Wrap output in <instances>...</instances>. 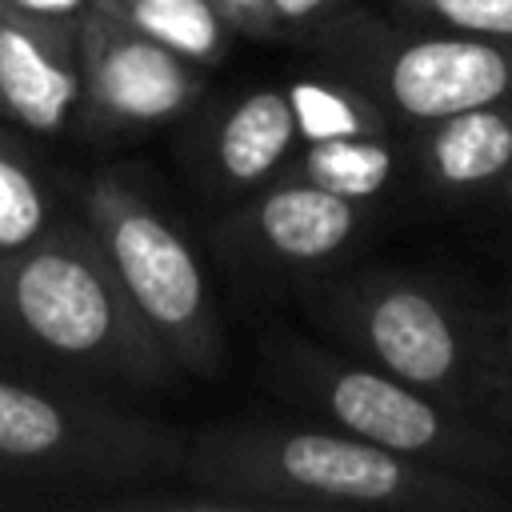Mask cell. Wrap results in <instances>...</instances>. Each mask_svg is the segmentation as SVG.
I'll return each instance as SVG.
<instances>
[{"label":"cell","mask_w":512,"mask_h":512,"mask_svg":"<svg viewBox=\"0 0 512 512\" xmlns=\"http://www.w3.org/2000/svg\"><path fill=\"white\" fill-rule=\"evenodd\" d=\"M180 480L232 504L364 512H512V484L396 456L332 424L220 420L188 436Z\"/></svg>","instance_id":"1"},{"label":"cell","mask_w":512,"mask_h":512,"mask_svg":"<svg viewBox=\"0 0 512 512\" xmlns=\"http://www.w3.org/2000/svg\"><path fill=\"white\" fill-rule=\"evenodd\" d=\"M0 344L24 364L100 388L156 392L180 376L84 216H60L36 244L0 260Z\"/></svg>","instance_id":"2"},{"label":"cell","mask_w":512,"mask_h":512,"mask_svg":"<svg viewBox=\"0 0 512 512\" xmlns=\"http://www.w3.org/2000/svg\"><path fill=\"white\" fill-rule=\"evenodd\" d=\"M308 312L344 352L492 420L504 372L500 316L456 284L396 264L320 272Z\"/></svg>","instance_id":"3"},{"label":"cell","mask_w":512,"mask_h":512,"mask_svg":"<svg viewBox=\"0 0 512 512\" xmlns=\"http://www.w3.org/2000/svg\"><path fill=\"white\" fill-rule=\"evenodd\" d=\"M264 372L276 396L320 424L420 464L512 484V428L460 412L352 352L272 332L264 340Z\"/></svg>","instance_id":"4"},{"label":"cell","mask_w":512,"mask_h":512,"mask_svg":"<svg viewBox=\"0 0 512 512\" xmlns=\"http://www.w3.org/2000/svg\"><path fill=\"white\" fill-rule=\"evenodd\" d=\"M188 432L104 396L0 376V488H52L92 508L164 476H180Z\"/></svg>","instance_id":"5"},{"label":"cell","mask_w":512,"mask_h":512,"mask_svg":"<svg viewBox=\"0 0 512 512\" xmlns=\"http://www.w3.org/2000/svg\"><path fill=\"white\" fill-rule=\"evenodd\" d=\"M304 40L328 76L344 80L396 128L512 100V40L384 20L360 4Z\"/></svg>","instance_id":"6"},{"label":"cell","mask_w":512,"mask_h":512,"mask_svg":"<svg viewBox=\"0 0 512 512\" xmlns=\"http://www.w3.org/2000/svg\"><path fill=\"white\" fill-rule=\"evenodd\" d=\"M80 216L156 344L180 372L212 376L224 360L220 312L176 220L124 172L92 176L80 192Z\"/></svg>","instance_id":"7"},{"label":"cell","mask_w":512,"mask_h":512,"mask_svg":"<svg viewBox=\"0 0 512 512\" xmlns=\"http://www.w3.org/2000/svg\"><path fill=\"white\" fill-rule=\"evenodd\" d=\"M80 36V112L92 132H148L204 96V68L136 32L108 8H88Z\"/></svg>","instance_id":"8"},{"label":"cell","mask_w":512,"mask_h":512,"mask_svg":"<svg viewBox=\"0 0 512 512\" xmlns=\"http://www.w3.org/2000/svg\"><path fill=\"white\" fill-rule=\"evenodd\" d=\"M376 224V204L324 188L300 172H280L236 200L220 224L228 252L260 272L320 276L332 272Z\"/></svg>","instance_id":"9"},{"label":"cell","mask_w":512,"mask_h":512,"mask_svg":"<svg viewBox=\"0 0 512 512\" xmlns=\"http://www.w3.org/2000/svg\"><path fill=\"white\" fill-rule=\"evenodd\" d=\"M76 24L32 16L0 0V120L40 136H56L76 124L80 112Z\"/></svg>","instance_id":"10"},{"label":"cell","mask_w":512,"mask_h":512,"mask_svg":"<svg viewBox=\"0 0 512 512\" xmlns=\"http://www.w3.org/2000/svg\"><path fill=\"white\" fill-rule=\"evenodd\" d=\"M304 144L296 88L256 84L224 100L200 132V180L212 196L244 200L292 168Z\"/></svg>","instance_id":"11"},{"label":"cell","mask_w":512,"mask_h":512,"mask_svg":"<svg viewBox=\"0 0 512 512\" xmlns=\"http://www.w3.org/2000/svg\"><path fill=\"white\" fill-rule=\"evenodd\" d=\"M512 164V100L476 104L404 128V168L448 208L496 204Z\"/></svg>","instance_id":"12"},{"label":"cell","mask_w":512,"mask_h":512,"mask_svg":"<svg viewBox=\"0 0 512 512\" xmlns=\"http://www.w3.org/2000/svg\"><path fill=\"white\" fill-rule=\"evenodd\" d=\"M400 168H404V140H396L392 124H380L356 132H328L300 144L288 172H300L324 188L376 204V196L392 188Z\"/></svg>","instance_id":"13"},{"label":"cell","mask_w":512,"mask_h":512,"mask_svg":"<svg viewBox=\"0 0 512 512\" xmlns=\"http://www.w3.org/2000/svg\"><path fill=\"white\" fill-rule=\"evenodd\" d=\"M96 4L200 68L220 64L236 36L212 0H96Z\"/></svg>","instance_id":"14"},{"label":"cell","mask_w":512,"mask_h":512,"mask_svg":"<svg viewBox=\"0 0 512 512\" xmlns=\"http://www.w3.org/2000/svg\"><path fill=\"white\" fill-rule=\"evenodd\" d=\"M52 188L24 148V140L0 124V260L36 244L56 224Z\"/></svg>","instance_id":"15"},{"label":"cell","mask_w":512,"mask_h":512,"mask_svg":"<svg viewBox=\"0 0 512 512\" xmlns=\"http://www.w3.org/2000/svg\"><path fill=\"white\" fill-rule=\"evenodd\" d=\"M392 12L412 24L512 40V0H392Z\"/></svg>","instance_id":"16"},{"label":"cell","mask_w":512,"mask_h":512,"mask_svg":"<svg viewBox=\"0 0 512 512\" xmlns=\"http://www.w3.org/2000/svg\"><path fill=\"white\" fill-rule=\"evenodd\" d=\"M360 0H268V36H312Z\"/></svg>","instance_id":"17"},{"label":"cell","mask_w":512,"mask_h":512,"mask_svg":"<svg viewBox=\"0 0 512 512\" xmlns=\"http://www.w3.org/2000/svg\"><path fill=\"white\" fill-rule=\"evenodd\" d=\"M236 36H268V0H212Z\"/></svg>","instance_id":"18"},{"label":"cell","mask_w":512,"mask_h":512,"mask_svg":"<svg viewBox=\"0 0 512 512\" xmlns=\"http://www.w3.org/2000/svg\"><path fill=\"white\" fill-rule=\"evenodd\" d=\"M12 8H24L32 16H48V20H80L88 8H96V0H4Z\"/></svg>","instance_id":"19"},{"label":"cell","mask_w":512,"mask_h":512,"mask_svg":"<svg viewBox=\"0 0 512 512\" xmlns=\"http://www.w3.org/2000/svg\"><path fill=\"white\" fill-rule=\"evenodd\" d=\"M492 420L512 428V356H504V372L496 384V400H492Z\"/></svg>","instance_id":"20"},{"label":"cell","mask_w":512,"mask_h":512,"mask_svg":"<svg viewBox=\"0 0 512 512\" xmlns=\"http://www.w3.org/2000/svg\"><path fill=\"white\" fill-rule=\"evenodd\" d=\"M496 316H500V344H504V356H512V300H504V304L496 308Z\"/></svg>","instance_id":"21"},{"label":"cell","mask_w":512,"mask_h":512,"mask_svg":"<svg viewBox=\"0 0 512 512\" xmlns=\"http://www.w3.org/2000/svg\"><path fill=\"white\" fill-rule=\"evenodd\" d=\"M496 208H508V212H512V164H508V176H504V188H500Z\"/></svg>","instance_id":"22"},{"label":"cell","mask_w":512,"mask_h":512,"mask_svg":"<svg viewBox=\"0 0 512 512\" xmlns=\"http://www.w3.org/2000/svg\"><path fill=\"white\" fill-rule=\"evenodd\" d=\"M8 504H16V496H8V492L0 488V508H8Z\"/></svg>","instance_id":"23"},{"label":"cell","mask_w":512,"mask_h":512,"mask_svg":"<svg viewBox=\"0 0 512 512\" xmlns=\"http://www.w3.org/2000/svg\"><path fill=\"white\" fill-rule=\"evenodd\" d=\"M504 300H512V280H508V296H504Z\"/></svg>","instance_id":"24"}]
</instances>
